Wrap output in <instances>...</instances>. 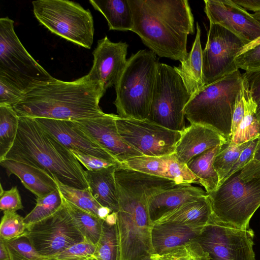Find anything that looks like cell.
I'll list each match as a JSON object with an SVG mask.
<instances>
[{"label":"cell","mask_w":260,"mask_h":260,"mask_svg":"<svg viewBox=\"0 0 260 260\" xmlns=\"http://www.w3.org/2000/svg\"><path fill=\"white\" fill-rule=\"evenodd\" d=\"M204 3L210 23L224 27L246 45L260 37V22L233 0H205Z\"/></svg>","instance_id":"14"},{"label":"cell","mask_w":260,"mask_h":260,"mask_svg":"<svg viewBox=\"0 0 260 260\" xmlns=\"http://www.w3.org/2000/svg\"><path fill=\"white\" fill-rule=\"evenodd\" d=\"M151 260H208L199 242L196 240L174 248L161 254H153Z\"/></svg>","instance_id":"35"},{"label":"cell","mask_w":260,"mask_h":260,"mask_svg":"<svg viewBox=\"0 0 260 260\" xmlns=\"http://www.w3.org/2000/svg\"><path fill=\"white\" fill-rule=\"evenodd\" d=\"M0 260H11L10 255L5 242L0 239Z\"/></svg>","instance_id":"47"},{"label":"cell","mask_w":260,"mask_h":260,"mask_svg":"<svg viewBox=\"0 0 260 260\" xmlns=\"http://www.w3.org/2000/svg\"><path fill=\"white\" fill-rule=\"evenodd\" d=\"M207 194L213 218L234 228L249 229L260 207V161L252 159Z\"/></svg>","instance_id":"4"},{"label":"cell","mask_w":260,"mask_h":260,"mask_svg":"<svg viewBox=\"0 0 260 260\" xmlns=\"http://www.w3.org/2000/svg\"><path fill=\"white\" fill-rule=\"evenodd\" d=\"M19 117L12 106L0 105V161L6 156L15 141Z\"/></svg>","instance_id":"32"},{"label":"cell","mask_w":260,"mask_h":260,"mask_svg":"<svg viewBox=\"0 0 260 260\" xmlns=\"http://www.w3.org/2000/svg\"><path fill=\"white\" fill-rule=\"evenodd\" d=\"M254 233L224 224L212 215L209 222L194 240L199 243L208 260H255Z\"/></svg>","instance_id":"10"},{"label":"cell","mask_w":260,"mask_h":260,"mask_svg":"<svg viewBox=\"0 0 260 260\" xmlns=\"http://www.w3.org/2000/svg\"><path fill=\"white\" fill-rule=\"evenodd\" d=\"M95 251V245L85 239L58 253L45 257V260H96Z\"/></svg>","instance_id":"38"},{"label":"cell","mask_w":260,"mask_h":260,"mask_svg":"<svg viewBox=\"0 0 260 260\" xmlns=\"http://www.w3.org/2000/svg\"><path fill=\"white\" fill-rule=\"evenodd\" d=\"M47 132L70 150L118 161L107 151L94 142L73 121L35 118Z\"/></svg>","instance_id":"17"},{"label":"cell","mask_w":260,"mask_h":260,"mask_svg":"<svg viewBox=\"0 0 260 260\" xmlns=\"http://www.w3.org/2000/svg\"><path fill=\"white\" fill-rule=\"evenodd\" d=\"M241 91L244 114L231 141L235 144L246 143L260 137V119L256 114L257 104L253 100L243 82Z\"/></svg>","instance_id":"28"},{"label":"cell","mask_w":260,"mask_h":260,"mask_svg":"<svg viewBox=\"0 0 260 260\" xmlns=\"http://www.w3.org/2000/svg\"><path fill=\"white\" fill-rule=\"evenodd\" d=\"M14 28L13 20L0 19V78L25 94L54 78L27 51Z\"/></svg>","instance_id":"7"},{"label":"cell","mask_w":260,"mask_h":260,"mask_svg":"<svg viewBox=\"0 0 260 260\" xmlns=\"http://www.w3.org/2000/svg\"><path fill=\"white\" fill-rule=\"evenodd\" d=\"M25 235L44 257L54 255L85 240L64 203L53 215L28 226Z\"/></svg>","instance_id":"12"},{"label":"cell","mask_w":260,"mask_h":260,"mask_svg":"<svg viewBox=\"0 0 260 260\" xmlns=\"http://www.w3.org/2000/svg\"><path fill=\"white\" fill-rule=\"evenodd\" d=\"M242 76L244 86L257 104L260 100V69L245 71Z\"/></svg>","instance_id":"43"},{"label":"cell","mask_w":260,"mask_h":260,"mask_svg":"<svg viewBox=\"0 0 260 260\" xmlns=\"http://www.w3.org/2000/svg\"><path fill=\"white\" fill-rule=\"evenodd\" d=\"M70 151L80 163L84 166L87 170L98 171L121 164L118 161L109 160L74 150Z\"/></svg>","instance_id":"41"},{"label":"cell","mask_w":260,"mask_h":260,"mask_svg":"<svg viewBox=\"0 0 260 260\" xmlns=\"http://www.w3.org/2000/svg\"><path fill=\"white\" fill-rule=\"evenodd\" d=\"M121 164L136 170L172 180L178 184H199L197 177L186 164L178 160L174 153L159 157L137 156Z\"/></svg>","instance_id":"18"},{"label":"cell","mask_w":260,"mask_h":260,"mask_svg":"<svg viewBox=\"0 0 260 260\" xmlns=\"http://www.w3.org/2000/svg\"><path fill=\"white\" fill-rule=\"evenodd\" d=\"M242 82V74L238 70L204 86L186 104L185 117L190 124L209 127L231 141L232 117Z\"/></svg>","instance_id":"6"},{"label":"cell","mask_w":260,"mask_h":260,"mask_svg":"<svg viewBox=\"0 0 260 260\" xmlns=\"http://www.w3.org/2000/svg\"><path fill=\"white\" fill-rule=\"evenodd\" d=\"M116 213H111L104 220L100 239L95 245L96 260H117Z\"/></svg>","instance_id":"31"},{"label":"cell","mask_w":260,"mask_h":260,"mask_svg":"<svg viewBox=\"0 0 260 260\" xmlns=\"http://www.w3.org/2000/svg\"><path fill=\"white\" fill-rule=\"evenodd\" d=\"M23 208L21 198L17 186L4 190L1 185L0 209L5 212H16Z\"/></svg>","instance_id":"39"},{"label":"cell","mask_w":260,"mask_h":260,"mask_svg":"<svg viewBox=\"0 0 260 260\" xmlns=\"http://www.w3.org/2000/svg\"><path fill=\"white\" fill-rule=\"evenodd\" d=\"M252 16L260 22V12L252 14Z\"/></svg>","instance_id":"50"},{"label":"cell","mask_w":260,"mask_h":260,"mask_svg":"<svg viewBox=\"0 0 260 260\" xmlns=\"http://www.w3.org/2000/svg\"><path fill=\"white\" fill-rule=\"evenodd\" d=\"M24 218L16 212H5L0 224V239L7 241L25 234Z\"/></svg>","instance_id":"37"},{"label":"cell","mask_w":260,"mask_h":260,"mask_svg":"<svg viewBox=\"0 0 260 260\" xmlns=\"http://www.w3.org/2000/svg\"><path fill=\"white\" fill-rule=\"evenodd\" d=\"M259 44H260V37L258 38H257V39H256L255 40H254V41L249 43L248 44L245 45L242 48V49L241 50V51L239 52L238 55L244 52L245 51L252 48V47L255 46L256 45Z\"/></svg>","instance_id":"48"},{"label":"cell","mask_w":260,"mask_h":260,"mask_svg":"<svg viewBox=\"0 0 260 260\" xmlns=\"http://www.w3.org/2000/svg\"><path fill=\"white\" fill-rule=\"evenodd\" d=\"M119 165L98 171L85 170V177L89 189L96 201L112 212L119 210V202L115 171Z\"/></svg>","instance_id":"23"},{"label":"cell","mask_w":260,"mask_h":260,"mask_svg":"<svg viewBox=\"0 0 260 260\" xmlns=\"http://www.w3.org/2000/svg\"><path fill=\"white\" fill-rule=\"evenodd\" d=\"M251 141L239 144H235L230 141L221 146L213 162L214 169L219 177L218 186L225 180L242 151Z\"/></svg>","instance_id":"34"},{"label":"cell","mask_w":260,"mask_h":260,"mask_svg":"<svg viewBox=\"0 0 260 260\" xmlns=\"http://www.w3.org/2000/svg\"><path fill=\"white\" fill-rule=\"evenodd\" d=\"M63 204V198L58 188L36 199L34 208L24 218L27 226L44 220L54 214Z\"/></svg>","instance_id":"33"},{"label":"cell","mask_w":260,"mask_h":260,"mask_svg":"<svg viewBox=\"0 0 260 260\" xmlns=\"http://www.w3.org/2000/svg\"><path fill=\"white\" fill-rule=\"evenodd\" d=\"M5 159L37 167L65 185L89 189L80 162L35 118L19 117L15 141Z\"/></svg>","instance_id":"3"},{"label":"cell","mask_w":260,"mask_h":260,"mask_svg":"<svg viewBox=\"0 0 260 260\" xmlns=\"http://www.w3.org/2000/svg\"><path fill=\"white\" fill-rule=\"evenodd\" d=\"M4 242L9 252L11 260H44L46 258L36 250L25 234Z\"/></svg>","instance_id":"36"},{"label":"cell","mask_w":260,"mask_h":260,"mask_svg":"<svg viewBox=\"0 0 260 260\" xmlns=\"http://www.w3.org/2000/svg\"><path fill=\"white\" fill-rule=\"evenodd\" d=\"M128 46L125 42H112L107 36L98 41L88 74L101 83L105 91L115 86L124 68Z\"/></svg>","instance_id":"16"},{"label":"cell","mask_w":260,"mask_h":260,"mask_svg":"<svg viewBox=\"0 0 260 260\" xmlns=\"http://www.w3.org/2000/svg\"><path fill=\"white\" fill-rule=\"evenodd\" d=\"M197 33L190 51L178 67H174L181 77L191 96L204 87L203 81V49L201 30L196 23Z\"/></svg>","instance_id":"24"},{"label":"cell","mask_w":260,"mask_h":260,"mask_svg":"<svg viewBox=\"0 0 260 260\" xmlns=\"http://www.w3.org/2000/svg\"><path fill=\"white\" fill-rule=\"evenodd\" d=\"M44 260H45V259H44Z\"/></svg>","instance_id":"52"},{"label":"cell","mask_w":260,"mask_h":260,"mask_svg":"<svg viewBox=\"0 0 260 260\" xmlns=\"http://www.w3.org/2000/svg\"><path fill=\"white\" fill-rule=\"evenodd\" d=\"M235 61L238 69L248 71L260 69V44L238 55Z\"/></svg>","instance_id":"40"},{"label":"cell","mask_w":260,"mask_h":260,"mask_svg":"<svg viewBox=\"0 0 260 260\" xmlns=\"http://www.w3.org/2000/svg\"><path fill=\"white\" fill-rule=\"evenodd\" d=\"M222 145L196 155L186 164L189 170L198 178L199 184L204 187L207 193L216 190L219 185V177L214 169L213 162Z\"/></svg>","instance_id":"27"},{"label":"cell","mask_w":260,"mask_h":260,"mask_svg":"<svg viewBox=\"0 0 260 260\" xmlns=\"http://www.w3.org/2000/svg\"><path fill=\"white\" fill-rule=\"evenodd\" d=\"M204 226L174 222L154 223L151 229L153 254H161L194 240Z\"/></svg>","instance_id":"20"},{"label":"cell","mask_w":260,"mask_h":260,"mask_svg":"<svg viewBox=\"0 0 260 260\" xmlns=\"http://www.w3.org/2000/svg\"><path fill=\"white\" fill-rule=\"evenodd\" d=\"M191 97L174 67L159 63L147 119L168 129L183 132L186 128L184 110Z\"/></svg>","instance_id":"9"},{"label":"cell","mask_w":260,"mask_h":260,"mask_svg":"<svg viewBox=\"0 0 260 260\" xmlns=\"http://www.w3.org/2000/svg\"><path fill=\"white\" fill-rule=\"evenodd\" d=\"M229 142L226 138L212 128L191 124L181 132L174 154L180 161L186 165L196 155Z\"/></svg>","instance_id":"19"},{"label":"cell","mask_w":260,"mask_h":260,"mask_svg":"<svg viewBox=\"0 0 260 260\" xmlns=\"http://www.w3.org/2000/svg\"><path fill=\"white\" fill-rule=\"evenodd\" d=\"M253 159L260 161V137L258 139V142L254 151Z\"/></svg>","instance_id":"49"},{"label":"cell","mask_w":260,"mask_h":260,"mask_svg":"<svg viewBox=\"0 0 260 260\" xmlns=\"http://www.w3.org/2000/svg\"><path fill=\"white\" fill-rule=\"evenodd\" d=\"M212 215V208L207 194L183 204L164 215L154 223L174 222L205 226L211 219Z\"/></svg>","instance_id":"25"},{"label":"cell","mask_w":260,"mask_h":260,"mask_svg":"<svg viewBox=\"0 0 260 260\" xmlns=\"http://www.w3.org/2000/svg\"><path fill=\"white\" fill-rule=\"evenodd\" d=\"M105 92L89 74L73 81L54 78L25 93L13 108L19 117L87 120L105 115L99 103Z\"/></svg>","instance_id":"2"},{"label":"cell","mask_w":260,"mask_h":260,"mask_svg":"<svg viewBox=\"0 0 260 260\" xmlns=\"http://www.w3.org/2000/svg\"><path fill=\"white\" fill-rule=\"evenodd\" d=\"M118 117V115L105 113L97 118L73 121L90 139L121 164L131 158L143 155L122 138L116 125Z\"/></svg>","instance_id":"15"},{"label":"cell","mask_w":260,"mask_h":260,"mask_svg":"<svg viewBox=\"0 0 260 260\" xmlns=\"http://www.w3.org/2000/svg\"><path fill=\"white\" fill-rule=\"evenodd\" d=\"M63 198L80 209L103 219L112 212L101 206L93 198L89 189H79L65 185L54 178Z\"/></svg>","instance_id":"29"},{"label":"cell","mask_w":260,"mask_h":260,"mask_svg":"<svg viewBox=\"0 0 260 260\" xmlns=\"http://www.w3.org/2000/svg\"><path fill=\"white\" fill-rule=\"evenodd\" d=\"M158 59L151 50H141L126 60L115 85L114 104L119 117L147 119L154 91Z\"/></svg>","instance_id":"5"},{"label":"cell","mask_w":260,"mask_h":260,"mask_svg":"<svg viewBox=\"0 0 260 260\" xmlns=\"http://www.w3.org/2000/svg\"><path fill=\"white\" fill-rule=\"evenodd\" d=\"M256 114L258 118L260 119V100L257 103Z\"/></svg>","instance_id":"51"},{"label":"cell","mask_w":260,"mask_h":260,"mask_svg":"<svg viewBox=\"0 0 260 260\" xmlns=\"http://www.w3.org/2000/svg\"><path fill=\"white\" fill-rule=\"evenodd\" d=\"M258 139L252 140L250 144L242 151L237 161L228 174L226 179L232 174L243 168L253 158V155L257 144Z\"/></svg>","instance_id":"44"},{"label":"cell","mask_w":260,"mask_h":260,"mask_svg":"<svg viewBox=\"0 0 260 260\" xmlns=\"http://www.w3.org/2000/svg\"><path fill=\"white\" fill-rule=\"evenodd\" d=\"M244 114V108L241 89L239 92L235 103L232 122V136L237 129Z\"/></svg>","instance_id":"45"},{"label":"cell","mask_w":260,"mask_h":260,"mask_svg":"<svg viewBox=\"0 0 260 260\" xmlns=\"http://www.w3.org/2000/svg\"><path fill=\"white\" fill-rule=\"evenodd\" d=\"M25 94L4 79L0 78V105L13 106Z\"/></svg>","instance_id":"42"},{"label":"cell","mask_w":260,"mask_h":260,"mask_svg":"<svg viewBox=\"0 0 260 260\" xmlns=\"http://www.w3.org/2000/svg\"><path fill=\"white\" fill-rule=\"evenodd\" d=\"M201 188L182 184L162 191L152 196L148 204V213L152 223L183 204L207 194Z\"/></svg>","instance_id":"21"},{"label":"cell","mask_w":260,"mask_h":260,"mask_svg":"<svg viewBox=\"0 0 260 260\" xmlns=\"http://www.w3.org/2000/svg\"><path fill=\"white\" fill-rule=\"evenodd\" d=\"M233 1L246 11L254 13L260 12V0H233Z\"/></svg>","instance_id":"46"},{"label":"cell","mask_w":260,"mask_h":260,"mask_svg":"<svg viewBox=\"0 0 260 260\" xmlns=\"http://www.w3.org/2000/svg\"><path fill=\"white\" fill-rule=\"evenodd\" d=\"M92 7L106 19L109 30L127 31L133 27V18L128 0H89Z\"/></svg>","instance_id":"26"},{"label":"cell","mask_w":260,"mask_h":260,"mask_svg":"<svg viewBox=\"0 0 260 260\" xmlns=\"http://www.w3.org/2000/svg\"><path fill=\"white\" fill-rule=\"evenodd\" d=\"M133 18L132 31L161 57L180 62L188 53L187 36L195 31L187 0H128Z\"/></svg>","instance_id":"1"},{"label":"cell","mask_w":260,"mask_h":260,"mask_svg":"<svg viewBox=\"0 0 260 260\" xmlns=\"http://www.w3.org/2000/svg\"><path fill=\"white\" fill-rule=\"evenodd\" d=\"M34 14L52 33L86 49L93 41V19L90 11L67 0H39L32 2Z\"/></svg>","instance_id":"8"},{"label":"cell","mask_w":260,"mask_h":260,"mask_svg":"<svg viewBox=\"0 0 260 260\" xmlns=\"http://www.w3.org/2000/svg\"><path fill=\"white\" fill-rule=\"evenodd\" d=\"M7 175L13 174L21 181L23 185L37 198L45 196L58 189L55 179L45 171L37 167L9 159L0 161Z\"/></svg>","instance_id":"22"},{"label":"cell","mask_w":260,"mask_h":260,"mask_svg":"<svg viewBox=\"0 0 260 260\" xmlns=\"http://www.w3.org/2000/svg\"><path fill=\"white\" fill-rule=\"evenodd\" d=\"M123 140L144 156L159 157L174 153L181 132L172 131L148 119H116Z\"/></svg>","instance_id":"11"},{"label":"cell","mask_w":260,"mask_h":260,"mask_svg":"<svg viewBox=\"0 0 260 260\" xmlns=\"http://www.w3.org/2000/svg\"><path fill=\"white\" fill-rule=\"evenodd\" d=\"M63 203L84 239L95 245L101 237L105 219L80 209L64 198Z\"/></svg>","instance_id":"30"},{"label":"cell","mask_w":260,"mask_h":260,"mask_svg":"<svg viewBox=\"0 0 260 260\" xmlns=\"http://www.w3.org/2000/svg\"><path fill=\"white\" fill-rule=\"evenodd\" d=\"M245 45L240 39L224 27L210 23L203 51L204 86L239 70L235 60Z\"/></svg>","instance_id":"13"}]
</instances>
